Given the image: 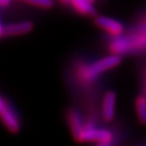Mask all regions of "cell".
I'll use <instances>...</instances> for the list:
<instances>
[{"label": "cell", "instance_id": "15", "mask_svg": "<svg viewBox=\"0 0 146 146\" xmlns=\"http://www.w3.org/2000/svg\"><path fill=\"white\" fill-rule=\"evenodd\" d=\"M88 1H90L91 3H94V0H88Z\"/></svg>", "mask_w": 146, "mask_h": 146}, {"label": "cell", "instance_id": "9", "mask_svg": "<svg viewBox=\"0 0 146 146\" xmlns=\"http://www.w3.org/2000/svg\"><path fill=\"white\" fill-rule=\"evenodd\" d=\"M135 111L138 121L142 125H146V96L143 94L138 96L135 100Z\"/></svg>", "mask_w": 146, "mask_h": 146}, {"label": "cell", "instance_id": "14", "mask_svg": "<svg viewBox=\"0 0 146 146\" xmlns=\"http://www.w3.org/2000/svg\"><path fill=\"white\" fill-rule=\"evenodd\" d=\"M11 2V0H0V5L2 7H5V6H8Z\"/></svg>", "mask_w": 146, "mask_h": 146}, {"label": "cell", "instance_id": "6", "mask_svg": "<svg viewBox=\"0 0 146 146\" xmlns=\"http://www.w3.org/2000/svg\"><path fill=\"white\" fill-rule=\"evenodd\" d=\"M96 25L114 36H119L124 31L123 25L120 21L107 16H98L96 18Z\"/></svg>", "mask_w": 146, "mask_h": 146}, {"label": "cell", "instance_id": "7", "mask_svg": "<svg viewBox=\"0 0 146 146\" xmlns=\"http://www.w3.org/2000/svg\"><path fill=\"white\" fill-rule=\"evenodd\" d=\"M67 120H68V125L71 133H72V136L77 141L78 137L80 136L83 128H84V124L82 122V118L79 112L75 109L69 110L67 113Z\"/></svg>", "mask_w": 146, "mask_h": 146}, {"label": "cell", "instance_id": "1", "mask_svg": "<svg viewBox=\"0 0 146 146\" xmlns=\"http://www.w3.org/2000/svg\"><path fill=\"white\" fill-rule=\"evenodd\" d=\"M121 61L122 60L120 55L117 54H113L111 56H108V57L102 58V59L90 64L89 66H85L84 68H82V79L87 80V81H92L98 76H100L102 73L117 67L119 64L121 63Z\"/></svg>", "mask_w": 146, "mask_h": 146}, {"label": "cell", "instance_id": "11", "mask_svg": "<svg viewBox=\"0 0 146 146\" xmlns=\"http://www.w3.org/2000/svg\"><path fill=\"white\" fill-rule=\"evenodd\" d=\"M25 1L30 4L41 7V8H52L54 5L53 0H25Z\"/></svg>", "mask_w": 146, "mask_h": 146}, {"label": "cell", "instance_id": "13", "mask_svg": "<svg viewBox=\"0 0 146 146\" xmlns=\"http://www.w3.org/2000/svg\"><path fill=\"white\" fill-rule=\"evenodd\" d=\"M96 146H113V140L112 141H102L98 142Z\"/></svg>", "mask_w": 146, "mask_h": 146}, {"label": "cell", "instance_id": "10", "mask_svg": "<svg viewBox=\"0 0 146 146\" xmlns=\"http://www.w3.org/2000/svg\"><path fill=\"white\" fill-rule=\"evenodd\" d=\"M130 50V42L127 39H118L114 41L111 45V51L114 54L120 55Z\"/></svg>", "mask_w": 146, "mask_h": 146}, {"label": "cell", "instance_id": "3", "mask_svg": "<svg viewBox=\"0 0 146 146\" xmlns=\"http://www.w3.org/2000/svg\"><path fill=\"white\" fill-rule=\"evenodd\" d=\"M0 117L3 125L6 127L9 132L17 133L21 130V123L15 112L3 96H1L0 98Z\"/></svg>", "mask_w": 146, "mask_h": 146}, {"label": "cell", "instance_id": "4", "mask_svg": "<svg viewBox=\"0 0 146 146\" xmlns=\"http://www.w3.org/2000/svg\"><path fill=\"white\" fill-rule=\"evenodd\" d=\"M116 104V92L113 90L107 91L103 98V102H102V117L106 122H111L115 118Z\"/></svg>", "mask_w": 146, "mask_h": 146}, {"label": "cell", "instance_id": "5", "mask_svg": "<svg viewBox=\"0 0 146 146\" xmlns=\"http://www.w3.org/2000/svg\"><path fill=\"white\" fill-rule=\"evenodd\" d=\"M34 25L32 21H21V23H11V25H1V36H13L27 34L33 30Z\"/></svg>", "mask_w": 146, "mask_h": 146}, {"label": "cell", "instance_id": "12", "mask_svg": "<svg viewBox=\"0 0 146 146\" xmlns=\"http://www.w3.org/2000/svg\"><path fill=\"white\" fill-rule=\"evenodd\" d=\"M142 94L146 96V70L143 76V82H142Z\"/></svg>", "mask_w": 146, "mask_h": 146}, {"label": "cell", "instance_id": "8", "mask_svg": "<svg viewBox=\"0 0 146 146\" xmlns=\"http://www.w3.org/2000/svg\"><path fill=\"white\" fill-rule=\"evenodd\" d=\"M69 2L75 8L76 11L79 12L80 14L86 16L96 15V9H94L92 3L88 0H70Z\"/></svg>", "mask_w": 146, "mask_h": 146}, {"label": "cell", "instance_id": "2", "mask_svg": "<svg viewBox=\"0 0 146 146\" xmlns=\"http://www.w3.org/2000/svg\"><path fill=\"white\" fill-rule=\"evenodd\" d=\"M114 136L113 133L107 129H98L91 124L84 125L80 136L78 137V142H102V141H112Z\"/></svg>", "mask_w": 146, "mask_h": 146}]
</instances>
